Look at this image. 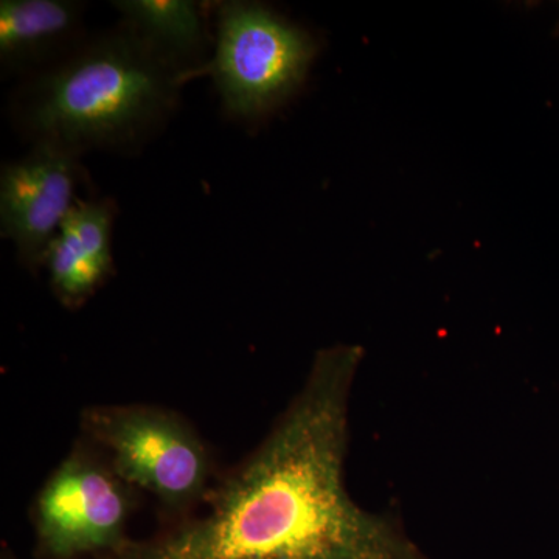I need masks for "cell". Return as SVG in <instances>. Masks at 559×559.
<instances>
[{
    "label": "cell",
    "mask_w": 559,
    "mask_h": 559,
    "mask_svg": "<svg viewBox=\"0 0 559 559\" xmlns=\"http://www.w3.org/2000/svg\"><path fill=\"white\" fill-rule=\"evenodd\" d=\"M362 359L360 345L320 349L270 433L218 474L204 513L97 559H429L396 514L362 509L345 484Z\"/></svg>",
    "instance_id": "1"
},
{
    "label": "cell",
    "mask_w": 559,
    "mask_h": 559,
    "mask_svg": "<svg viewBox=\"0 0 559 559\" xmlns=\"http://www.w3.org/2000/svg\"><path fill=\"white\" fill-rule=\"evenodd\" d=\"M186 84L178 69L119 22L17 81L7 117L28 145L130 156L168 127Z\"/></svg>",
    "instance_id": "2"
},
{
    "label": "cell",
    "mask_w": 559,
    "mask_h": 559,
    "mask_svg": "<svg viewBox=\"0 0 559 559\" xmlns=\"http://www.w3.org/2000/svg\"><path fill=\"white\" fill-rule=\"evenodd\" d=\"M80 428L120 479L156 499L165 525L197 513L218 477L207 443L178 412L102 404L81 411Z\"/></svg>",
    "instance_id": "3"
},
{
    "label": "cell",
    "mask_w": 559,
    "mask_h": 559,
    "mask_svg": "<svg viewBox=\"0 0 559 559\" xmlns=\"http://www.w3.org/2000/svg\"><path fill=\"white\" fill-rule=\"evenodd\" d=\"M316 51L310 33L264 3L227 0L215 5L212 57L194 80H213L230 120L257 124L299 90Z\"/></svg>",
    "instance_id": "4"
},
{
    "label": "cell",
    "mask_w": 559,
    "mask_h": 559,
    "mask_svg": "<svg viewBox=\"0 0 559 559\" xmlns=\"http://www.w3.org/2000/svg\"><path fill=\"white\" fill-rule=\"evenodd\" d=\"M138 489L81 437L44 481L32 503L36 546L44 559H97L128 543L124 530Z\"/></svg>",
    "instance_id": "5"
},
{
    "label": "cell",
    "mask_w": 559,
    "mask_h": 559,
    "mask_svg": "<svg viewBox=\"0 0 559 559\" xmlns=\"http://www.w3.org/2000/svg\"><path fill=\"white\" fill-rule=\"evenodd\" d=\"M90 182L83 154L35 143L0 168V235L14 246L22 267L43 270L51 242Z\"/></svg>",
    "instance_id": "6"
},
{
    "label": "cell",
    "mask_w": 559,
    "mask_h": 559,
    "mask_svg": "<svg viewBox=\"0 0 559 559\" xmlns=\"http://www.w3.org/2000/svg\"><path fill=\"white\" fill-rule=\"evenodd\" d=\"M117 216L119 204L114 198H80L51 242L43 270L51 294L66 310H81L116 275Z\"/></svg>",
    "instance_id": "7"
},
{
    "label": "cell",
    "mask_w": 559,
    "mask_h": 559,
    "mask_svg": "<svg viewBox=\"0 0 559 559\" xmlns=\"http://www.w3.org/2000/svg\"><path fill=\"white\" fill-rule=\"evenodd\" d=\"M80 0H2L0 69L17 81L50 68L76 49L90 32Z\"/></svg>",
    "instance_id": "8"
},
{
    "label": "cell",
    "mask_w": 559,
    "mask_h": 559,
    "mask_svg": "<svg viewBox=\"0 0 559 559\" xmlns=\"http://www.w3.org/2000/svg\"><path fill=\"white\" fill-rule=\"evenodd\" d=\"M121 24L138 33L164 60L183 75L186 83L212 57L215 33L204 3L194 0H114Z\"/></svg>",
    "instance_id": "9"
}]
</instances>
